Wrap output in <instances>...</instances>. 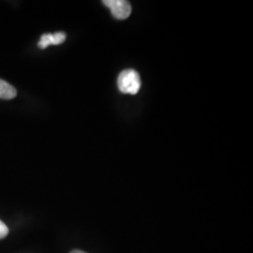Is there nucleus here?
I'll return each mask as SVG.
<instances>
[{
    "label": "nucleus",
    "instance_id": "nucleus-1",
    "mask_svg": "<svg viewBox=\"0 0 253 253\" xmlns=\"http://www.w3.org/2000/svg\"><path fill=\"white\" fill-rule=\"evenodd\" d=\"M141 78L134 70H125L118 78V89L124 94L135 95L141 88Z\"/></svg>",
    "mask_w": 253,
    "mask_h": 253
},
{
    "label": "nucleus",
    "instance_id": "nucleus-6",
    "mask_svg": "<svg viewBox=\"0 0 253 253\" xmlns=\"http://www.w3.org/2000/svg\"><path fill=\"white\" fill-rule=\"evenodd\" d=\"M71 253H84V252H83V251H80V250H74Z\"/></svg>",
    "mask_w": 253,
    "mask_h": 253
},
{
    "label": "nucleus",
    "instance_id": "nucleus-5",
    "mask_svg": "<svg viewBox=\"0 0 253 253\" xmlns=\"http://www.w3.org/2000/svg\"><path fill=\"white\" fill-rule=\"evenodd\" d=\"M8 235H9V228L2 220H0V239L5 238Z\"/></svg>",
    "mask_w": 253,
    "mask_h": 253
},
{
    "label": "nucleus",
    "instance_id": "nucleus-2",
    "mask_svg": "<svg viewBox=\"0 0 253 253\" xmlns=\"http://www.w3.org/2000/svg\"><path fill=\"white\" fill-rule=\"evenodd\" d=\"M115 18L125 20L131 14V6L125 0H105L102 2Z\"/></svg>",
    "mask_w": 253,
    "mask_h": 253
},
{
    "label": "nucleus",
    "instance_id": "nucleus-4",
    "mask_svg": "<svg viewBox=\"0 0 253 253\" xmlns=\"http://www.w3.org/2000/svg\"><path fill=\"white\" fill-rule=\"evenodd\" d=\"M17 91L8 82L0 79V99L12 100L16 97Z\"/></svg>",
    "mask_w": 253,
    "mask_h": 253
},
{
    "label": "nucleus",
    "instance_id": "nucleus-3",
    "mask_svg": "<svg viewBox=\"0 0 253 253\" xmlns=\"http://www.w3.org/2000/svg\"><path fill=\"white\" fill-rule=\"evenodd\" d=\"M66 40V34L63 32H57L54 34H44L41 37L38 46L41 49H45L48 46L58 45L63 43Z\"/></svg>",
    "mask_w": 253,
    "mask_h": 253
}]
</instances>
